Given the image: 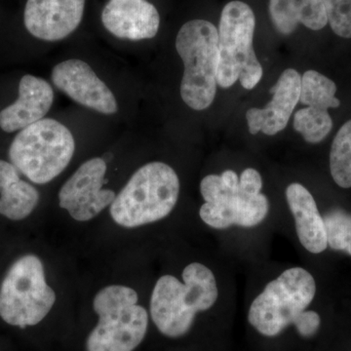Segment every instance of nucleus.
<instances>
[{
	"instance_id": "nucleus-1",
	"label": "nucleus",
	"mask_w": 351,
	"mask_h": 351,
	"mask_svg": "<svg viewBox=\"0 0 351 351\" xmlns=\"http://www.w3.org/2000/svg\"><path fill=\"white\" fill-rule=\"evenodd\" d=\"M182 283L173 276L157 280L151 299L152 321L165 336L180 338L191 329L195 315L214 306L219 297L213 271L193 263L182 271Z\"/></svg>"
},
{
	"instance_id": "nucleus-2",
	"label": "nucleus",
	"mask_w": 351,
	"mask_h": 351,
	"mask_svg": "<svg viewBox=\"0 0 351 351\" xmlns=\"http://www.w3.org/2000/svg\"><path fill=\"white\" fill-rule=\"evenodd\" d=\"M180 195L177 173L168 164L151 162L136 171L110 204V215L126 228L156 223L173 211Z\"/></svg>"
},
{
	"instance_id": "nucleus-3",
	"label": "nucleus",
	"mask_w": 351,
	"mask_h": 351,
	"mask_svg": "<svg viewBox=\"0 0 351 351\" xmlns=\"http://www.w3.org/2000/svg\"><path fill=\"white\" fill-rule=\"evenodd\" d=\"M75 151L71 132L52 119H43L17 134L9 149L11 163L34 184H47L66 167Z\"/></svg>"
},
{
	"instance_id": "nucleus-4",
	"label": "nucleus",
	"mask_w": 351,
	"mask_h": 351,
	"mask_svg": "<svg viewBox=\"0 0 351 351\" xmlns=\"http://www.w3.org/2000/svg\"><path fill=\"white\" fill-rule=\"evenodd\" d=\"M176 49L184 64L180 89L182 101L193 110H206L218 85V29L208 21H189L178 32Z\"/></svg>"
},
{
	"instance_id": "nucleus-5",
	"label": "nucleus",
	"mask_w": 351,
	"mask_h": 351,
	"mask_svg": "<svg viewBox=\"0 0 351 351\" xmlns=\"http://www.w3.org/2000/svg\"><path fill=\"white\" fill-rule=\"evenodd\" d=\"M134 289L112 285L95 295L98 325L87 339V351H133L144 339L149 316Z\"/></svg>"
},
{
	"instance_id": "nucleus-6",
	"label": "nucleus",
	"mask_w": 351,
	"mask_h": 351,
	"mask_svg": "<svg viewBox=\"0 0 351 351\" xmlns=\"http://www.w3.org/2000/svg\"><path fill=\"white\" fill-rule=\"evenodd\" d=\"M255 27V14L248 4L235 0L223 7L218 31L219 86L230 88L239 80L251 90L262 80L263 66L253 47Z\"/></svg>"
},
{
	"instance_id": "nucleus-7",
	"label": "nucleus",
	"mask_w": 351,
	"mask_h": 351,
	"mask_svg": "<svg viewBox=\"0 0 351 351\" xmlns=\"http://www.w3.org/2000/svg\"><path fill=\"white\" fill-rule=\"evenodd\" d=\"M316 283L302 267H292L270 281L252 302L249 323L260 334L276 337L313 301Z\"/></svg>"
},
{
	"instance_id": "nucleus-8",
	"label": "nucleus",
	"mask_w": 351,
	"mask_h": 351,
	"mask_svg": "<svg viewBox=\"0 0 351 351\" xmlns=\"http://www.w3.org/2000/svg\"><path fill=\"white\" fill-rule=\"evenodd\" d=\"M56 302L54 290L46 283L43 263L27 255L13 263L0 287V316L13 326L38 324Z\"/></svg>"
},
{
	"instance_id": "nucleus-9",
	"label": "nucleus",
	"mask_w": 351,
	"mask_h": 351,
	"mask_svg": "<svg viewBox=\"0 0 351 351\" xmlns=\"http://www.w3.org/2000/svg\"><path fill=\"white\" fill-rule=\"evenodd\" d=\"M107 163L100 157L86 161L60 189V207L78 221L94 219L115 199L114 191L103 189Z\"/></svg>"
},
{
	"instance_id": "nucleus-10",
	"label": "nucleus",
	"mask_w": 351,
	"mask_h": 351,
	"mask_svg": "<svg viewBox=\"0 0 351 351\" xmlns=\"http://www.w3.org/2000/svg\"><path fill=\"white\" fill-rule=\"evenodd\" d=\"M58 89L83 107L104 114L119 110L117 99L93 69L82 60H68L54 66L51 75Z\"/></svg>"
},
{
	"instance_id": "nucleus-11",
	"label": "nucleus",
	"mask_w": 351,
	"mask_h": 351,
	"mask_svg": "<svg viewBox=\"0 0 351 351\" xmlns=\"http://www.w3.org/2000/svg\"><path fill=\"white\" fill-rule=\"evenodd\" d=\"M86 0H27L25 29L34 38L45 41L66 38L82 23Z\"/></svg>"
},
{
	"instance_id": "nucleus-12",
	"label": "nucleus",
	"mask_w": 351,
	"mask_h": 351,
	"mask_svg": "<svg viewBox=\"0 0 351 351\" xmlns=\"http://www.w3.org/2000/svg\"><path fill=\"white\" fill-rule=\"evenodd\" d=\"M267 196L258 193L248 195L239 186H230L226 193L212 202H205L200 208V218L206 225L216 230H225L232 226L253 228L260 225L269 214Z\"/></svg>"
},
{
	"instance_id": "nucleus-13",
	"label": "nucleus",
	"mask_w": 351,
	"mask_h": 351,
	"mask_svg": "<svg viewBox=\"0 0 351 351\" xmlns=\"http://www.w3.org/2000/svg\"><path fill=\"white\" fill-rule=\"evenodd\" d=\"M302 76L297 71H283L276 84L270 89L271 101L263 108H250L246 113L249 131L252 135L263 132L274 136L284 130L300 101Z\"/></svg>"
},
{
	"instance_id": "nucleus-14",
	"label": "nucleus",
	"mask_w": 351,
	"mask_h": 351,
	"mask_svg": "<svg viewBox=\"0 0 351 351\" xmlns=\"http://www.w3.org/2000/svg\"><path fill=\"white\" fill-rule=\"evenodd\" d=\"M101 22L117 38L138 41L156 36L160 16L147 0H110L101 12Z\"/></svg>"
},
{
	"instance_id": "nucleus-15",
	"label": "nucleus",
	"mask_w": 351,
	"mask_h": 351,
	"mask_svg": "<svg viewBox=\"0 0 351 351\" xmlns=\"http://www.w3.org/2000/svg\"><path fill=\"white\" fill-rule=\"evenodd\" d=\"M53 101L54 91L49 83L36 76H23L19 98L0 112V128L12 133L36 123L47 114Z\"/></svg>"
},
{
	"instance_id": "nucleus-16",
	"label": "nucleus",
	"mask_w": 351,
	"mask_h": 351,
	"mask_svg": "<svg viewBox=\"0 0 351 351\" xmlns=\"http://www.w3.org/2000/svg\"><path fill=\"white\" fill-rule=\"evenodd\" d=\"M286 198L294 216L295 232L302 246L313 254L326 250L328 242L324 219L308 189L294 182L286 189Z\"/></svg>"
},
{
	"instance_id": "nucleus-17",
	"label": "nucleus",
	"mask_w": 351,
	"mask_h": 351,
	"mask_svg": "<svg viewBox=\"0 0 351 351\" xmlns=\"http://www.w3.org/2000/svg\"><path fill=\"white\" fill-rule=\"evenodd\" d=\"M38 201V191L20 179L17 168L0 160V215L20 221L32 213Z\"/></svg>"
},
{
	"instance_id": "nucleus-18",
	"label": "nucleus",
	"mask_w": 351,
	"mask_h": 351,
	"mask_svg": "<svg viewBox=\"0 0 351 351\" xmlns=\"http://www.w3.org/2000/svg\"><path fill=\"white\" fill-rule=\"evenodd\" d=\"M336 93V83L318 71L311 69L302 76L300 101L302 105L326 110L339 108L341 101Z\"/></svg>"
},
{
	"instance_id": "nucleus-19",
	"label": "nucleus",
	"mask_w": 351,
	"mask_h": 351,
	"mask_svg": "<svg viewBox=\"0 0 351 351\" xmlns=\"http://www.w3.org/2000/svg\"><path fill=\"white\" fill-rule=\"evenodd\" d=\"M330 170L341 188H351V120L339 129L330 152Z\"/></svg>"
},
{
	"instance_id": "nucleus-20",
	"label": "nucleus",
	"mask_w": 351,
	"mask_h": 351,
	"mask_svg": "<svg viewBox=\"0 0 351 351\" xmlns=\"http://www.w3.org/2000/svg\"><path fill=\"white\" fill-rule=\"evenodd\" d=\"M294 128L307 143L318 144L331 132L332 121L328 110L307 107L295 112Z\"/></svg>"
},
{
	"instance_id": "nucleus-21",
	"label": "nucleus",
	"mask_w": 351,
	"mask_h": 351,
	"mask_svg": "<svg viewBox=\"0 0 351 351\" xmlns=\"http://www.w3.org/2000/svg\"><path fill=\"white\" fill-rule=\"evenodd\" d=\"M323 219L328 245L334 250L343 251L351 255V214L335 210Z\"/></svg>"
},
{
	"instance_id": "nucleus-22",
	"label": "nucleus",
	"mask_w": 351,
	"mask_h": 351,
	"mask_svg": "<svg viewBox=\"0 0 351 351\" xmlns=\"http://www.w3.org/2000/svg\"><path fill=\"white\" fill-rule=\"evenodd\" d=\"M269 13L280 34H291L299 25L297 0H269Z\"/></svg>"
},
{
	"instance_id": "nucleus-23",
	"label": "nucleus",
	"mask_w": 351,
	"mask_h": 351,
	"mask_svg": "<svg viewBox=\"0 0 351 351\" xmlns=\"http://www.w3.org/2000/svg\"><path fill=\"white\" fill-rule=\"evenodd\" d=\"M328 22L332 32L343 38H351V0H323Z\"/></svg>"
},
{
	"instance_id": "nucleus-24",
	"label": "nucleus",
	"mask_w": 351,
	"mask_h": 351,
	"mask_svg": "<svg viewBox=\"0 0 351 351\" xmlns=\"http://www.w3.org/2000/svg\"><path fill=\"white\" fill-rule=\"evenodd\" d=\"M297 5L299 22L307 29L319 31L329 23L323 0H297Z\"/></svg>"
},
{
	"instance_id": "nucleus-25",
	"label": "nucleus",
	"mask_w": 351,
	"mask_h": 351,
	"mask_svg": "<svg viewBox=\"0 0 351 351\" xmlns=\"http://www.w3.org/2000/svg\"><path fill=\"white\" fill-rule=\"evenodd\" d=\"M320 316L313 311H304L295 318L294 325L304 338L313 336L320 326Z\"/></svg>"
},
{
	"instance_id": "nucleus-26",
	"label": "nucleus",
	"mask_w": 351,
	"mask_h": 351,
	"mask_svg": "<svg viewBox=\"0 0 351 351\" xmlns=\"http://www.w3.org/2000/svg\"><path fill=\"white\" fill-rule=\"evenodd\" d=\"M240 189L248 195H257L263 188L262 176L257 170L248 168L242 172L239 179Z\"/></svg>"
}]
</instances>
